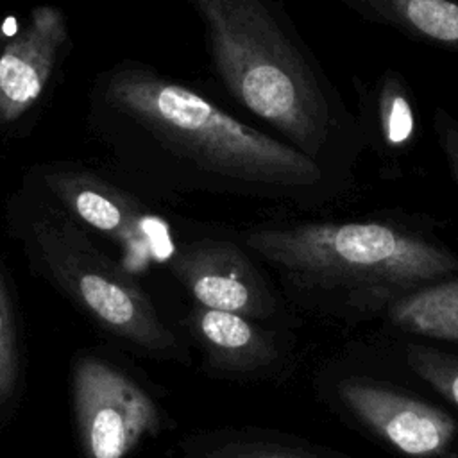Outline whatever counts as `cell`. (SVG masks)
I'll list each match as a JSON object with an SVG mask.
<instances>
[{
  "label": "cell",
  "mask_w": 458,
  "mask_h": 458,
  "mask_svg": "<svg viewBox=\"0 0 458 458\" xmlns=\"http://www.w3.org/2000/svg\"><path fill=\"white\" fill-rule=\"evenodd\" d=\"M233 102L344 179L365 147L358 116L276 0H191Z\"/></svg>",
  "instance_id": "obj_1"
},
{
  "label": "cell",
  "mask_w": 458,
  "mask_h": 458,
  "mask_svg": "<svg viewBox=\"0 0 458 458\" xmlns=\"http://www.w3.org/2000/svg\"><path fill=\"white\" fill-rule=\"evenodd\" d=\"M107 98L209 190L320 206L347 184L284 140L243 123L200 93L150 70L114 73Z\"/></svg>",
  "instance_id": "obj_2"
},
{
  "label": "cell",
  "mask_w": 458,
  "mask_h": 458,
  "mask_svg": "<svg viewBox=\"0 0 458 458\" xmlns=\"http://www.w3.org/2000/svg\"><path fill=\"white\" fill-rule=\"evenodd\" d=\"M236 240L290 290L354 310L386 308L458 272L454 250L394 218L265 224Z\"/></svg>",
  "instance_id": "obj_3"
},
{
  "label": "cell",
  "mask_w": 458,
  "mask_h": 458,
  "mask_svg": "<svg viewBox=\"0 0 458 458\" xmlns=\"http://www.w3.org/2000/svg\"><path fill=\"white\" fill-rule=\"evenodd\" d=\"M32 238L48 272L109 331L147 349L174 347L147 295L75 224L47 216L34 224Z\"/></svg>",
  "instance_id": "obj_4"
},
{
  "label": "cell",
  "mask_w": 458,
  "mask_h": 458,
  "mask_svg": "<svg viewBox=\"0 0 458 458\" xmlns=\"http://www.w3.org/2000/svg\"><path fill=\"white\" fill-rule=\"evenodd\" d=\"M73 404L89 458H123L159 426L152 399L118 369L95 358L75 365Z\"/></svg>",
  "instance_id": "obj_5"
},
{
  "label": "cell",
  "mask_w": 458,
  "mask_h": 458,
  "mask_svg": "<svg viewBox=\"0 0 458 458\" xmlns=\"http://www.w3.org/2000/svg\"><path fill=\"white\" fill-rule=\"evenodd\" d=\"M170 268L202 308L249 320L277 311V299L256 258L238 240L188 242L174 250Z\"/></svg>",
  "instance_id": "obj_6"
},
{
  "label": "cell",
  "mask_w": 458,
  "mask_h": 458,
  "mask_svg": "<svg viewBox=\"0 0 458 458\" xmlns=\"http://www.w3.org/2000/svg\"><path fill=\"white\" fill-rule=\"evenodd\" d=\"M336 390L363 424L403 454H440L456 435V422L445 411L374 381L347 377Z\"/></svg>",
  "instance_id": "obj_7"
},
{
  "label": "cell",
  "mask_w": 458,
  "mask_h": 458,
  "mask_svg": "<svg viewBox=\"0 0 458 458\" xmlns=\"http://www.w3.org/2000/svg\"><path fill=\"white\" fill-rule=\"evenodd\" d=\"M66 41V21L54 5L36 7L0 52V120L14 122L43 93Z\"/></svg>",
  "instance_id": "obj_8"
},
{
  "label": "cell",
  "mask_w": 458,
  "mask_h": 458,
  "mask_svg": "<svg viewBox=\"0 0 458 458\" xmlns=\"http://www.w3.org/2000/svg\"><path fill=\"white\" fill-rule=\"evenodd\" d=\"M48 186L77 218L116 240L141 261L156 254V236H166V227L132 197L91 175L55 174L48 177Z\"/></svg>",
  "instance_id": "obj_9"
},
{
  "label": "cell",
  "mask_w": 458,
  "mask_h": 458,
  "mask_svg": "<svg viewBox=\"0 0 458 458\" xmlns=\"http://www.w3.org/2000/svg\"><path fill=\"white\" fill-rule=\"evenodd\" d=\"M358 91L363 145L374 147L390 159L406 154L415 140L417 122L404 77L395 70H386Z\"/></svg>",
  "instance_id": "obj_10"
},
{
  "label": "cell",
  "mask_w": 458,
  "mask_h": 458,
  "mask_svg": "<svg viewBox=\"0 0 458 458\" xmlns=\"http://www.w3.org/2000/svg\"><path fill=\"white\" fill-rule=\"evenodd\" d=\"M358 16L458 55V0H336Z\"/></svg>",
  "instance_id": "obj_11"
},
{
  "label": "cell",
  "mask_w": 458,
  "mask_h": 458,
  "mask_svg": "<svg viewBox=\"0 0 458 458\" xmlns=\"http://www.w3.org/2000/svg\"><path fill=\"white\" fill-rule=\"evenodd\" d=\"M193 320L208 354L222 369L236 372L256 370L270 363L277 354L268 335L242 315L199 306Z\"/></svg>",
  "instance_id": "obj_12"
},
{
  "label": "cell",
  "mask_w": 458,
  "mask_h": 458,
  "mask_svg": "<svg viewBox=\"0 0 458 458\" xmlns=\"http://www.w3.org/2000/svg\"><path fill=\"white\" fill-rule=\"evenodd\" d=\"M385 310L408 333L458 342V272L395 299Z\"/></svg>",
  "instance_id": "obj_13"
},
{
  "label": "cell",
  "mask_w": 458,
  "mask_h": 458,
  "mask_svg": "<svg viewBox=\"0 0 458 458\" xmlns=\"http://www.w3.org/2000/svg\"><path fill=\"white\" fill-rule=\"evenodd\" d=\"M410 367L440 395L458 406V356L442 351L410 345L406 349Z\"/></svg>",
  "instance_id": "obj_14"
},
{
  "label": "cell",
  "mask_w": 458,
  "mask_h": 458,
  "mask_svg": "<svg viewBox=\"0 0 458 458\" xmlns=\"http://www.w3.org/2000/svg\"><path fill=\"white\" fill-rule=\"evenodd\" d=\"M18 376L16 331L13 324L9 297L0 276V404L11 395Z\"/></svg>",
  "instance_id": "obj_15"
},
{
  "label": "cell",
  "mask_w": 458,
  "mask_h": 458,
  "mask_svg": "<svg viewBox=\"0 0 458 458\" xmlns=\"http://www.w3.org/2000/svg\"><path fill=\"white\" fill-rule=\"evenodd\" d=\"M204 458H326L306 447L274 442H231L216 447Z\"/></svg>",
  "instance_id": "obj_16"
},
{
  "label": "cell",
  "mask_w": 458,
  "mask_h": 458,
  "mask_svg": "<svg viewBox=\"0 0 458 458\" xmlns=\"http://www.w3.org/2000/svg\"><path fill=\"white\" fill-rule=\"evenodd\" d=\"M433 131L451 179L458 188V118L449 109L438 106L433 109Z\"/></svg>",
  "instance_id": "obj_17"
}]
</instances>
